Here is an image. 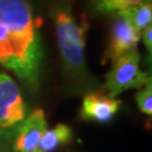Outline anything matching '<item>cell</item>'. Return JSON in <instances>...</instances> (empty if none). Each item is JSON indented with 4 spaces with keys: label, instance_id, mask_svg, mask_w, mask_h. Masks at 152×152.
Wrapping results in <instances>:
<instances>
[{
    "label": "cell",
    "instance_id": "ba28073f",
    "mask_svg": "<svg viewBox=\"0 0 152 152\" xmlns=\"http://www.w3.org/2000/svg\"><path fill=\"white\" fill-rule=\"evenodd\" d=\"M74 138V131L72 128L67 124H60L55 126L53 128L47 129L41 141L32 152H55L56 150L61 148L66 145H69Z\"/></svg>",
    "mask_w": 152,
    "mask_h": 152
},
{
    "label": "cell",
    "instance_id": "52a82bcc",
    "mask_svg": "<svg viewBox=\"0 0 152 152\" xmlns=\"http://www.w3.org/2000/svg\"><path fill=\"white\" fill-rule=\"evenodd\" d=\"M47 128V119L43 109L38 108L28 114L14 138L10 152H32L41 141Z\"/></svg>",
    "mask_w": 152,
    "mask_h": 152
},
{
    "label": "cell",
    "instance_id": "30bf717a",
    "mask_svg": "<svg viewBox=\"0 0 152 152\" xmlns=\"http://www.w3.org/2000/svg\"><path fill=\"white\" fill-rule=\"evenodd\" d=\"M124 13L131 23L140 32L146 29L152 23V3L151 0L145 3H141L136 7H132L126 10H121Z\"/></svg>",
    "mask_w": 152,
    "mask_h": 152
},
{
    "label": "cell",
    "instance_id": "8992f818",
    "mask_svg": "<svg viewBox=\"0 0 152 152\" xmlns=\"http://www.w3.org/2000/svg\"><path fill=\"white\" fill-rule=\"evenodd\" d=\"M122 107V100L112 98L103 90H90L84 94L79 118L84 122L107 124L112 122Z\"/></svg>",
    "mask_w": 152,
    "mask_h": 152
},
{
    "label": "cell",
    "instance_id": "6da1fadb",
    "mask_svg": "<svg viewBox=\"0 0 152 152\" xmlns=\"http://www.w3.org/2000/svg\"><path fill=\"white\" fill-rule=\"evenodd\" d=\"M43 45L28 0H0V66L12 71L27 89L41 84Z\"/></svg>",
    "mask_w": 152,
    "mask_h": 152
},
{
    "label": "cell",
    "instance_id": "7c38bea8",
    "mask_svg": "<svg viewBox=\"0 0 152 152\" xmlns=\"http://www.w3.org/2000/svg\"><path fill=\"white\" fill-rule=\"evenodd\" d=\"M141 39L145 45V48L148 53V65H151V57H152V26L147 27L146 29L141 32Z\"/></svg>",
    "mask_w": 152,
    "mask_h": 152
},
{
    "label": "cell",
    "instance_id": "277c9868",
    "mask_svg": "<svg viewBox=\"0 0 152 152\" xmlns=\"http://www.w3.org/2000/svg\"><path fill=\"white\" fill-rule=\"evenodd\" d=\"M150 81H152L151 74L142 71L141 56L137 48L112 61L110 70L105 76L102 90L109 96L117 98L127 90L143 88Z\"/></svg>",
    "mask_w": 152,
    "mask_h": 152
},
{
    "label": "cell",
    "instance_id": "5b68a950",
    "mask_svg": "<svg viewBox=\"0 0 152 152\" xmlns=\"http://www.w3.org/2000/svg\"><path fill=\"white\" fill-rule=\"evenodd\" d=\"M141 41V32L137 29L122 12L112 14L110 28L108 34V43L104 51L102 64L114 61L119 56L129 51L137 50Z\"/></svg>",
    "mask_w": 152,
    "mask_h": 152
},
{
    "label": "cell",
    "instance_id": "8fae6325",
    "mask_svg": "<svg viewBox=\"0 0 152 152\" xmlns=\"http://www.w3.org/2000/svg\"><path fill=\"white\" fill-rule=\"evenodd\" d=\"M134 98L141 113L151 117L152 115V81L147 83L143 88H141L140 91H137Z\"/></svg>",
    "mask_w": 152,
    "mask_h": 152
},
{
    "label": "cell",
    "instance_id": "3957f363",
    "mask_svg": "<svg viewBox=\"0 0 152 152\" xmlns=\"http://www.w3.org/2000/svg\"><path fill=\"white\" fill-rule=\"evenodd\" d=\"M28 117L22 91L12 76L0 72V151L10 152L19 128Z\"/></svg>",
    "mask_w": 152,
    "mask_h": 152
},
{
    "label": "cell",
    "instance_id": "7a4b0ae2",
    "mask_svg": "<svg viewBox=\"0 0 152 152\" xmlns=\"http://www.w3.org/2000/svg\"><path fill=\"white\" fill-rule=\"evenodd\" d=\"M55 24L66 90L75 94L96 90L98 81L90 72L85 58L86 33L89 23L85 18L79 20L72 10L71 0H58L51 9Z\"/></svg>",
    "mask_w": 152,
    "mask_h": 152
},
{
    "label": "cell",
    "instance_id": "9c48e42d",
    "mask_svg": "<svg viewBox=\"0 0 152 152\" xmlns=\"http://www.w3.org/2000/svg\"><path fill=\"white\" fill-rule=\"evenodd\" d=\"M145 1L148 0H86L89 9L98 15H112Z\"/></svg>",
    "mask_w": 152,
    "mask_h": 152
}]
</instances>
